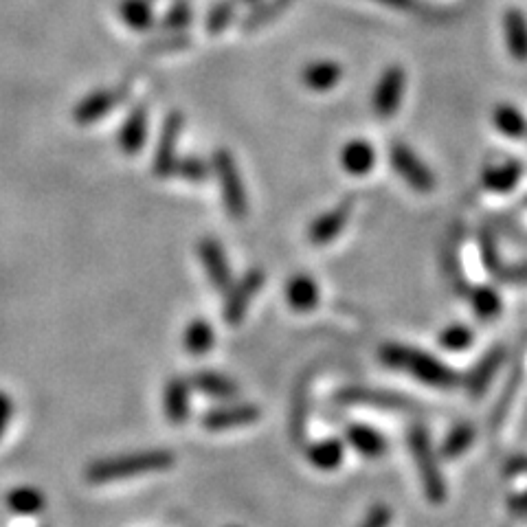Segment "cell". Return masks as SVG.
Here are the masks:
<instances>
[{
    "label": "cell",
    "mask_w": 527,
    "mask_h": 527,
    "mask_svg": "<svg viewBox=\"0 0 527 527\" xmlns=\"http://www.w3.org/2000/svg\"><path fill=\"white\" fill-rule=\"evenodd\" d=\"M174 466L176 455L170 448H143V451L95 459V462L84 468V479L91 486H106L154 473H165V470Z\"/></svg>",
    "instance_id": "obj_1"
},
{
    "label": "cell",
    "mask_w": 527,
    "mask_h": 527,
    "mask_svg": "<svg viewBox=\"0 0 527 527\" xmlns=\"http://www.w3.org/2000/svg\"><path fill=\"white\" fill-rule=\"evenodd\" d=\"M378 361L385 367L394 369V372L407 374L411 378H416L418 383H424L433 389L448 391L459 385V376L455 374V369L442 363L440 358H435L433 354L405 343L380 345Z\"/></svg>",
    "instance_id": "obj_2"
},
{
    "label": "cell",
    "mask_w": 527,
    "mask_h": 527,
    "mask_svg": "<svg viewBox=\"0 0 527 527\" xmlns=\"http://www.w3.org/2000/svg\"><path fill=\"white\" fill-rule=\"evenodd\" d=\"M409 451L413 457V464H416L418 473H420V484L424 488V497L433 506H442L446 501V479L442 475V466L440 459H437L433 444H431V435L426 431V426L422 424H413L409 429Z\"/></svg>",
    "instance_id": "obj_3"
},
{
    "label": "cell",
    "mask_w": 527,
    "mask_h": 527,
    "mask_svg": "<svg viewBox=\"0 0 527 527\" xmlns=\"http://www.w3.org/2000/svg\"><path fill=\"white\" fill-rule=\"evenodd\" d=\"M213 172L218 176L222 205L227 209V216L233 220H244L249 216V196L242 183L238 165H235L233 154L229 150H216L211 159Z\"/></svg>",
    "instance_id": "obj_4"
},
{
    "label": "cell",
    "mask_w": 527,
    "mask_h": 527,
    "mask_svg": "<svg viewBox=\"0 0 527 527\" xmlns=\"http://www.w3.org/2000/svg\"><path fill=\"white\" fill-rule=\"evenodd\" d=\"M264 284H266V275L260 271V268H251L240 282H235L227 290V299H224L222 306L224 323L231 325V328L240 325L246 319V312H249L253 299L264 288Z\"/></svg>",
    "instance_id": "obj_5"
},
{
    "label": "cell",
    "mask_w": 527,
    "mask_h": 527,
    "mask_svg": "<svg viewBox=\"0 0 527 527\" xmlns=\"http://www.w3.org/2000/svg\"><path fill=\"white\" fill-rule=\"evenodd\" d=\"M389 159H391V165H394V170L400 174L402 181L416 189V192L426 194L435 187L433 172L426 167V163L420 159V156L409 148V145L400 143V141L391 143Z\"/></svg>",
    "instance_id": "obj_6"
},
{
    "label": "cell",
    "mask_w": 527,
    "mask_h": 527,
    "mask_svg": "<svg viewBox=\"0 0 527 527\" xmlns=\"http://www.w3.org/2000/svg\"><path fill=\"white\" fill-rule=\"evenodd\" d=\"M262 418V411L253 402H233V405H222L207 411L203 416V429L211 433H224L251 426Z\"/></svg>",
    "instance_id": "obj_7"
},
{
    "label": "cell",
    "mask_w": 527,
    "mask_h": 527,
    "mask_svg": "<svg viewBox=\"0 0 527 527\" xmlns=\"http://www.w3.org/2000/svg\"><path fill=\"white\" fill-rule=\"evenodd\" d=\"M183 112H170L167 115L161 134H159V143H156L154 150V161H152V170L159 178H167L174 174V165H176V150H178V141H181L183 134Z\"/></svg>",
    "instance_id": "obj_8"
},
{
    "label": "cell",
    "mask_w": 527,
    "mask_h": 527,
    "mask_svg": "<svg viewBox=\"0 0 527 527\" xmlns=\"http://www.w3.org/2000/svg\"><path fill=\"white\" fill-rule=\"evenodd\" d=\"M405 88H407V73L402 71L400 66H389V69H385V73L380 75L372 97L374 112L380 119H389L396 115L402 102V95H405Z\"/></svg>",
    "instance_id": "obj_9"
},
{
    "label": "cell",
    "mask_w": 527,
    "mask_h": 527,
    "mask_svg": "<svg viewBox=\"0 0 527 527\" xmlns=\"http://www.w3.org/2000/svg\"><path fill=\"white\" fill-rule=\"evenodd\" d=\"M130 95V86H117V88H102V91H95L88 97H84L80 104L73 110V119L80 123V126H88V123H95L97 119L106 117L108 112L115 110L119 102H123Z\"/></svg>",
    "instance_id": "obj_10"
},
{
    "label": "cell",
    "mask_w": 527,
    "mask_h": 527,
    "mask_svg": "<svg viewBox=\"0 0 527 527\" xmlns=\"http://www.w3.org/2000/svg\"><path fill=\"white\" fill-rule=\"evenodd\" d=\"M198 257L200 264L205 268L209 284L220 290V293H227V290L233 286V273L227 255H224L222 244L216 238H203L198 244Z\"/></svg>",
    "instance_id": "obj_11"
},
{
    "label": "cell",
    "mask_w": 527,
    "mask_h": 527,
    "mask_svg": "<svg viewBox=\"0 0 527 527\" xmlns=\"http://www.w3.org/2000/svg\"><path fill=\"white\" fill-rule=\"evenodd\" d=\"M352 209H354V200L347 198V200H343V203L336 205L334 209L325 211L323 216H319L315 222L310 224L308 240L315 246H325V244H330L332 240L339 238L345 229L347 220H350V216H352Z\"/></svg>",
    "instance_id": "obj_12"
},
{
    "label": "cell",
    "mask_w": 527,
    "mask_h": 527,
    "mask_svg": "<svg viewBox=\"0 0 527 527\" xmlns=\"http://www.w3.org/2000/svg\"><path fill=\"white\" fill-rule=\"evenodd\" d=\"M192 383L187 378L174 376L165 383L163 389V411L165 418L172 426H183L189 420V413H192Z\"/></svg>",
    "instance_id": "obj_13"
},
{
    "label": "cell",
    "mask_w": 527,
    "mask_h": 527,
    "mask_svg": "<svg viewBox=\"0 0 527 527\" xmlns=\"http://www.w3.org/2000/svg\"><path fill=\"white\" fill-rule=\"evenodd\" d=\"M343 440L347 446H352L354 451L365 457V459H380L385 457L389 451V440L380 433L378 429L369 424H350L345 426V433H343Z\"/></svg>",
    "instance_id": "obj_14"
},
{
    "label": "cell",
    "mask_w": 527,
    "mask_h": 527,
    "mask_svg": "<svg viewBox=\"0 0 527 527\" xmlns=\"http://www.w3.org/2000/svg\"><path fill=\"white\" fill-rule=\"evenodd\" d=\"M343 405H365V407H380L391 411H409L413 409V402L409 398H402L398 394H389V391H376L367 387H347L339 394Z\"/></svg>",
    "instance_id": "obj_15"
},
{
    "label": "cell",
    "mask_w": 527,
    "mask_h": 527,
    "mask_svg": "<svg viewBox=\"0 0 527 527\" xmlns=\"http://www.w3.org/2000/svg\"><path fill=\"white\" fill-rule=\"evenodd\" d=\"M148 123H150L148 106L141 104L130 110V115L126 117V121H123L119 137H117L121 152H126L128 156L141 152L145 139H148Z\"/></svg>",
    "instance_id": "obj_16"
},
{
    "label": "cell",
    "mask_w": 527,
    "mask_h": 527,
    "mask_svg": "<svg viewBox=\"0 0 527 527\" xmlns=\"http://www.w3.org/2000/svg\"><path fill=\"white\" fill-rule=\"evenodd\" d=\"M306 459L319 473H334L343 466L345 459V440L341 437H325L306 448Z\"/></svg>",
    "instance_id": "obj_17"
},
{
    "label": "cell",
    "mask_w": 527,
    "mask_h": 527,
    "mask_svg": "<svg viewBox=\"0 0 527 527\" xmlns=\"http://www.w3.org/2000/svg\"><path fill=\"white\" fill-rule=\"evenodd\" d=\"M286 301L295 312H310L319 306L321 288L306 273H297L286 284Z\"/></svg>",
    "instance_id": "obj_18"
},
{
    "label": "cell",
    "mask_w": 527,
    "mask_h": 527,
    "mask_svg": "<svg viewBox=\"0 0 527 527\" xmlns=\"http://www.w3.org/2000/svg\"><path fill=\"white\" fill-rule=\"evenodd\" d=\"M503 358H506L503 347H495V350H490L484 358H481V361L475 365L473 372H470L466 378V389H468L470 396L479 398V396L486 394L490 383H492V378L497 376V372L503 365Z\"/></svg>",
    "instance_id": "obj_19"
},
{
    "label": "cell",
    "mask_w": 527,
    "mask_h": 527,
    "mask_svg": "<svg viewBox=\"0 0 527 527\" xmlns=\"http://www.w3.org/2000/svg\"><path fill=\"white\" fill-rule=\"evenodd\" d=\"M192 389L203 394L207 398H216V400H233L240 394V387L235 383L233 378L218 374V372H196L192 378Z\"/></svg>",
    "instance_id": "obj_20"
},
{
    "label": "cell",
    "mask_w": 527,
    "mask_h": 527,
    "mask_svg": "<svg viewBox=\"0 0 527 527\" xmlns=\"http://www.w3.org/2000/svg\"><path fill=\"white\" fill-rule=\"evenodd\" d=\"M343 80V66L332 60H321L308 64L301 73V82L310 88L312 93H328Z\"/></svg>",
    "instance_id": "obj_21"
},
{
    "label": "cell",
    "mask_w": 527,
    "mask_h": 527,
    "mask_svg": "<svg viewBox=\"0 0 527 527\" xmlns=\"http://www.w3.org/2000/svg\"><path fill=\"white\" fill-rule=\"evenodd\" d=\"M506 47L517 62H527V16L521 9H508L503 16Z\"/></svg>",
    "instance_id": "obj_22"
},
{
    "label": "cell",
    "mask_w": 527,
    "mask_h": 527,
    "mask_svg": "<svg viewBox=\"0 0 527 527\" xmlns=\"http://www.w3.org/2000/svg\"><path fill=\"white\" fill-rule=\"evenodd\" d=\"M341 165L347 174L365 176L374 170L376 150L372 143L363 139H354L341 150Z\"/></svg>",
    "instance_id": "obj_23"
},
{
    "label": "cell",
    "mask_w": 527,
    "mask_h": 527,
    "mask_svg": "<svg viewBox=\"0 0 527 527\" xmlns=\"http://www.w3.org/2000/svg\"><path fill=\"white\" fill-rule=\"evenodd\" d=\"M5 503L11 514L18 517H36L47 508V497L36 486H16L7 492Z\"/></svg>",
    "instance_id": "obj_24"
},
{
    "label": "cell",
    "mask_w": 527,
    "mask_h": 527,
    "mask_svg": "<svg viewBox=\"0 0 527 527\" xmlns=\"http://www.w3.org/2000/svg\"><path fill=\"white\" fill-rule=\"evenodd\" d=\"M216 345V330L207 319H192L183 332V347L189 356H207Z\"/></svg>",
    "instance_id": "obj_25"
},
{
    "label": "cell",
    "mask_w": 527,
    "mask_h": 527,
    "mask_svg": "<svg viewBox=\"0 0 527 527\" xmlns=\"http://www.w3.org/2000/svg\"><path fill=\"white\" fill-rule=\"evenodd\" d=\"M523 176V167L519 161H508L501 165H492L484 172V187L492 194H506L510 189L517 187Z\"/></svg>",
    "instance_id": "obj_26"
},
{
    "label": "cell",
    "mask_w": 527,
    "mask_h": 527,
    "mask_svg": "<svg viewBox=\"0 0 527 527\" xmlns=\"http://www.w3.org/2000/svg\"><path fill=\"white\" fill-rule=\"evenodd\" d=\"M293 3L295 0H262V3H255L251 14L242 20V31L253 33L260 31L266 25H271V22L277 16H282L284 11H288Z\"/></svg>",
    "instance_id": "obj_27"
},
{
    "label": "cell",
    "mask_w": 527,
    "mask_h": 527,
    "mask_svg": "<svg viewBox=\"0 0 527 527\" xmlns=\"http://www.w3.org/2000/svg\"><path fill=\"white\" fill-rule=\"evenodd\" d=\"M475 437H477V431H475L473 424L462 422V424L453 426V429L448 431V435L444 437L442 448H440V455L444 459H457V457H462L468 451V448L475 444Z\"/></svg>",
    "instance_id": "obj_28"
},
{
    "label": "cell",
    "mask_w": 527,
    "mask_h": 527,
    "mask_svg": "<svg viewBox=\"0 0 527 527\" xmlns=\"http://www.w3.org/2000/svg\"><path fill=\"white\" fill-rule=\"evenodd\" d=\"M492 121H495V128L506 134V137L521 139L527 134V119L519 108L510 104H499L492 112Z\"/></svg>",
    "instance_id": "obj_29"
},
{
    "label": "cell",
    "mask_w": 527,
    "mask_h": 527,
    "mask_svg": "<svg viewBox=\"0 0 527 527\" xmlns=\"http://www.w3.org/2000/svg\"><path fill=\"white\" fill-rule=\"evenodd\" d=\"M119 16L134 31H148L154 25V11L148 0H123Z\"/></svg>",
    "instance_id": "obj_30"
},
{
    "label": "cell",
    "mask_w": 527,
    "mask_h": 527,
    "mask_svg": "<svg viewBox=\"0 0 527 527\" xmlns=\"http://www.w3.org/2000/svg\"><path fill=\"white\" fill-rule=\"evenodd\" d=\"M470 306H473L475 315L479 319L490 321L501 312V297L497 290H492L488 286H479L475 290H470Z\"/></svg>",
    "instance_id": "obj_31"
},
{
    "label": "cell",
    "mask_w": 527,
    "mask_h": 527,
    "mask_svg": "<svg viewBox=\"0 0 527 527\" xmlns=\"http://www.w3.org/2000/svg\"><path fill=\"white\" fill-rule=\"evenodd\" d=\"M437 343H440L448 352H466L468 347L475 343V334L473 330L466 328V325L453 323L440 332V336H437Z\"/></svg>",
    "instance_id": "obj_32"
},
{
    "label": "cell",
    "mask_w": 527,
    "mask_h": 527,
    "mask_svg": "<svg viewBox=\"0 0 527 527\" xmlns=\"http://www.w3.org/2000/svg\"><path fill=\"white\" fill-rule=\"evenodd\" d=\"M211 167L207 161L200 159V156H185V159H178L174 165V174L183 178L187 183H205L209 178Z\"/></svg>",
    "instance_id": "obj_33"
},
{
    "label": "cell",
    "mask_w": 527,
    "mask_h": 527,
    "mask_svg": "<svg viewBox=\"0 0 527 527\" xmlns=\"http://www.w3.org/2000/svg\"><path fill=\"white\" fill-rule=\"evenodd\" d=\"M235 9H238V0H220L218 5H213L207 14V31L222 33L233 22Z\"/></svg>",
    "instance_id": "obj_34"
},
{
    "label": "cell",
    "mask_w": 527,
    "mask_h": 527,
    "mask_svg": "<svg viewBox=\"0 0 527 527\" xmlns=\"http://www.w3.org/2000/svg\"><path fill=\"white\" fill-rule=\"evenodd\" d=\"M391 523H394V508L389 503L378 501L367 508L365 517L356 527H391Z\"/></svg>",
    "instance_id": "obj_35"
},
{
    "label": "cell",
    "mask_w": 527,
    "mask_h": 527,
    "mask_svg": "<svg viewBox=\"0 0 527 527\" xmlns=\"http://www.w3.org/2000/svg\"><path fill=\"white\" fill-rule=\"evenodd\" d=\"M192 22V5L187 0H176L172 9L165 14L163 25L172 31H183Z\"/></svg>",
    "instance_id": "obj_36"
},
{
    "label": "cell",
    "mask_w": 527,
    "mask_h": 527,
    "mask_svg": "<svg viewBox=\"0 0 527 527\" xmlns=\"http://www.w3.org/2000/svg\"><path fill=\"white\" fill-rule=\"evenodd\" d=\"M189 38L185 36V33H172V36L167 38H156L148 44V53L152 55H159V53H170V51H181V49H187L189 47Z\"/></svg>",
    "instance_id": "obj_37"
},
{
    "label": "cell",
    "mask_w": 527,
    "mask_h": 527,
    "mask_svg": "<svg viewBox=\"0 0 527 527\" xmlns=\"http://www.w3.org/2000/svg\"><path fill=\"white\" fill-rule=\"evenodd\" d=\"M378 3L389 5V7H394V9H402V11H413V14H420V16H426V18L442 16V11H435L431 7H426V5L420 3V0H378Z\"/></svg>",
    "instance_id": "obj_38"
},
{
    "label": "cell",
    "mask_w": 527,
    "mask_h": 527,
    "mask_svg": "<svg viewBox=\"0 0 527 527\" xmlns=\"http://www.w3.org/2000/svg\"><path fill=\"white\" fill-rule=\"evenodd\" d=\"M481 253H484V262H486V266H488V271L499 273V255H497V246H495V240H492L488 233L481 235Z\"/></svg>",
    "instance_id": "obj_39"
},
{
    "label": "cell",
    "mask_w": 527,
    "mask_h": 527,
    "mask_svg": "<svg viewBox=\"0 0 527 527\" xmlns=\"http://www.w3.org/2000/svg\"><path fill=\"white\" fill-rule=\"evenodd\" d=\"M14 418V400L7 394V391L0 389V440L9 429V422Z\"/></svg>",
    "instance_id": "obj_40"
},
{
    "label": "cell",
    "mask_w": 527,
    "mask_h": 527,
    "mask_svg": "<svg viewBox=\"0 0 527 527\" xmlns=\"http://www.w3.org/2000/svg\"><path fill=\"white\" fill-rule=\"evenodd\" d=\"M506 470L512 475H525L527 473V457H514L512 462H508Z\"/></svg>",
    "instance_id": "obj_41"
},
{
    "label": "cell",
    "mask_w": 527,
    "mask_h": 527,
    "mask_svg": "<svg viewBox=\"0 0 527 527\" xmlns=\"http://www.w3.org/2000/svg\"><path fill=\"white\" fill-rule=\"evenodd\" d=\"M510 508L514 514H521V517H525L527 514V492H523V495H519V497H512Z\"/></svg>",
    "instance_id": "obj_42"
},
{
    "label": "cell",
    "mask_w": 527,
    "mask_h": 527,
    "mask_svg": "<svg viewBox=\"0 0 527 527\" xmlns=\"http://www.w3.org/2000/svg\"><path fill=\"white\" fill-rule=\"evenodd\" d=\"M238 3H249V5H255L257 0H238Z\"/></svg>",
    "instance_id": "obj_43"
},
{
    "label": "cell",
    "mask_w": 527,
    "mask_h": 527,
    "mask_svg": "<svg viewBox=\"0 0 527 527\" xmlns=\"http://www.w3.org/2000/svg\"><path fill=\"white\" fill-rule=\"evenodd\" d=\"M227 527H240V525H227Z\"/></svg>",
    "instance_id": "obj_44"
}]
</instances>
